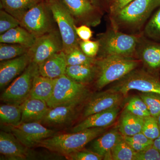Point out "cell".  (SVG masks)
I'll use <instances>...</instances> for the list:
<instances>
[{
  "label": "cell",
  "instance_id": "37",
  "mask_svg": "<svg viewBox=\"0 0 160 160\" xmlns=\"http://www.w3.org/2000/svg\"><path fill=\"white\" fill-rule=\"evenodd\" d=\"M79 47L86 55L95 58L99 51L100 43L98 41H82L80 42Z\"/></svg>",
  "mask_w": 160,
  "mask_h": 160
},
{
  "label": "cell",
  "instance_id": "6",
  "mask_svg": "<svg viewBox=\"0 0 160 160\" xmlns=\"http://www.w3.org/2000/svg\"><path fill=\"white\" fill-rule=\"evenodd\" d=\"M132 90L160 94L159 74L135 69L109 90L119 92L125 96Z\"/></svg>",
  "mask_w": 160,
  "mask_h": 160
},
{
  "label": "cell",
  "instance_id": "29",
  "mask_svg": "<svg viewBox=\"0 0 160 160\" xmlns=\"http://www.w3.org/2000/svg\"><path fill=\"white\" fill-rule=\"evenodd\" d=\"M29 48L19 44L1 43L0 61L12 59L21 56L29 52Z\"/></svg>",
  "mask_w": 160,
  "mask_h": 160
},
{
  "label": "cell",
  "instance_id": "36",
  "mask_svg": "<svg viewBox=\"0 0 160 160\" xmlns=\"http://www.w3.org/2000/svg\"><path fill=\"white\" fill-rule=\"evenodd\" d=\"M70 160H101L104 158L92 150L83 149L65 157Z\"/></svg>",
  "mask_w": 160,
  "mask_h": 160
},
{
  "label": "cell",
  "instance_id": "28",
  "mask_svg": "<svg viewBox=\"0 0 160 160\" xmlns=\"http://www.w3.org/2000/svg\"><path fill=\"white\" fill-rule=\"evenodd\" d=\"M136 152L124 139L123 136L111 150V160H135Z\"/></svg>",
  "mask_w": 160,
  "mask_h": 160
},
{
  "label": "cell",
  "instance_id": "27",
  "mask_svg": "<svg viewBox=\"0 0 160 160\" xmlns=\"http://www.w3.org/2000/svg\"><path fill=\"white\" fill-rule=\"evenodd\" d=\"M22 109L21 105L6 104L0 107L1 122L9 126H15L21 122Z\"/></svg>",
  "mask_w": 160,
  "mask_h": 160
},
{
  "label": "cell",
  "instance_id": "18",
  "mask_svg": "<svg viewBox=\"0 0 160 160\" xmlns=\"http://www.w3.org/2000/svg\"><path fill=\"white\" fill-rule=\"evenodd\" d=\"M39 72L45 77L56 79L66 74V54L62 51L52 56L38 65Z\"/></svg>",
  "mask_w": 160,
  "mask_h": 160
},
{
  "label": "cell",
  "instance_id": "20",
  "mask_svg": "<svg viewBox=\"0 0 160 160\" xmlns=\"http://www.w3.org/2000/svg\"><path fill=\"white\" fill-rule=\"evenodd\" d=\"M122 136L118 127L112 129L92 142L91 150L102 156L104 160H109V156L111 158V150Z\"/></svg>",
  "mask_w": 160,
  "mask_h": 160
},
{
  "label": "cell",
  "instance_id": "39",
  "mask_svg": "<svg viewBox=\"0 0 160 160\" xmlns=\"http://www.w3.org/2000/svg\"><path fill=\"white\" fill-rule=\"evenodd\" d=\"M123 137L126 141L132 142L138 145L149 146L153 144V140L147 138L142 132H139L132 136Z\"/></svg>",
  "mask_w": 160,
  "mask_h": 160
},
{
  "label": "cell",
  "instance_id": "42",
  "mask_svg": "<svg viewBox=\"0 0 160 160\" xmlns=\"http://www.w3.org/2000/svg\"><path fill=\"white\" fill-rule=\"evenodd\" d=\"M153 145L160 153V135L158 137L153 140Z\"/></svg>",
  "mask_w": 160,
  "mask_h": 160
},
{
  "label": "cell",
  "instance_id": "23",
  "mask_svg": "<svg viewBox=\"0 0 160 160\" xmlns=\"http://www.w3.org/2000/svg\"><path fill=\"white\" fill-rule=\"evenodd\" d=\"M144 118L125 109L121 115L118 129L123 136H132L142 132Z\"/></svg>",
  "mask_w": 160,
  "mask_h": 160
},
{
  "label": "cell",
  "instance_id": "31",
  "mask_svg": "<svg viewBox=\"0 0 160 160\" xmlns=\"http://www.w3.org/2000/svg\"><path fill=\"white\" fill-rule=\"evenodd\" d=\"M125 109L140 117L145 118L150 116L146 104L140 97L132 98L127 103Z\"/></svg>",
  "mask_w": 160,
  "mask_h": 160
},
{
  "label": "cell",
  "instance_id": "44",
  "mask_svg": "<svg viewBox=\"0 0 160 160\" xmlns=\"http://www.w3.org/2000/svg\"><path fill=\"white\" fill-rule=\"evenodd\" d=\"M157 119L158 123L159 126L160 128V114L158 117Z\"/></svg>",
  "mask_w": 160,
  "mask_h": 160
},
{
  "label": "cell",
  "instance_id": "9",
  "mask_svg": "<svg viewBox=\"0 0 160 160\" xmlns=\"http://www.w3.org/2000/svg\"><path fill=\"white\" fill-rule=\"evenodd\" d=\"M39 73L38 65L31 62L2 93L1 101L6 104L22 105L30 97L33 80Z\"/></svg>",
  "mask_w": 160,
  "mask_h": 160
},
{
  "label": "cell",
  "instance_id": "13",
  "mask_svg": "<svg viewBox=\"0 0 160 160\" xmlns=\"http://www.w3.org/2000/svg\"><path fill=\"white\" fill-rule=\"evenodd\" d=\"M29 148L22 144L12 133L1 131V158L9 160H23L29 158Z\"/></svg>",
  "mask_w": 160,
  "mask_h": 160
},
{
  "label": "cell",
  "instance_id": "25",
  "mask_svg": "<svg viewBox=\"0 0 160 160\" xmlns=\"http://www.w3.org/2000/svg\"><path fill=\"white\" fill-rule=\"evenodd\" d=\"M55 82V79L45 77L39 73L33 80L30 97L46 102L53 92Z\"/></svg>",
  "mask_w": 160,
  "mask_h": 160
},
{
  "label": "cell",
  "instance_id": "8",
  "mask_svg": "<svg viewBox=\"0 0 160 160\" xmlns=\"http://www.w3.org/2000/svg\"><path fill=\"white\" fill-rule=\"evenodd\" d=\"M99 51L102 57L118 55L131 57L137 52L138 38L134 35L125 34L111 30L103 35L99 40Z\"/></svg>",
  "mask_w": 160,
  "mask_h": 160
},
{
  "label": "cell",
  "instance_id": "16",
  "mask_svg": "<svg viewBox=\"0 0 160 160\" xmlns=\"http://www.w3.org/2000/svg\"><path fill=\"white\" fill-rule=\"evenodd\" d=\"M79 104H69L49 108L40 123L49 126H62L74 119Z\"/></svg>",
  "mask_w": 160,
  "mask_h": 160
},
{
  "label": "cell",
  "instance_id": "40",
  "mask_svg": "<svg viewBox=\"0 0 160 160\" xmlns=\"http://www.w3.org/2000/svg\"><path fill=\"white\" fill-rule=\"evenodd\" d=\"M76 32L78 36L82 41H88L92 37V31L88 26L82 25L76 27Z\"/></svg>",
  "mask_w": 160,
  "mask_h": 160
},
{
  "label": "cell",
  "instance_id": "33",
  "mask_svg": "<svg viewBox=\"0 0 160 160\" xmlns=\"http://www.w3.org/2000/svg\"><path fill=\"white\" fill-rule=\"evenodd\" d=\"M142 132L152 140L158 137L160 135V128L157 118L151 115L144 118Z\"/></svg>",
  "mask_w": 160,
  "mask_h": 160
},
{
  "label": "cell",
  "instance_id": "4",
  "mask_svg": "<svg viewBox=\"0 0 160 160\" xmlns=\"http://www.w3.org/2000/svg\"><path fill=\"white\" fill-rule=\"evenodd\" d=\"M47 2L62 40L63 51L67 54L79 46L75 22L62 1L48 0Z\"/></svg>",
  "mask_w": 160,
  "mask_h": 160
},
{
  "label": "cell",
  "instance_id": "30",
  "mask_svg": "<svg viewBox=\"0 0 160 160\" xmlns=\"http://www.w3.org/2000/svg\"><path fill=\"white\" fill-rule=\"evenodd\" d=\"M66 57L67 66L94 65L97 60L95 58L90 57L85 54L79 46L66 54Z\"/></svg>",
  "mask_w": 160,
  "mask_h": 160
},
{
  "label": "cell",
  "instance_id": "3",
  "mask_svg": "<svg viewBox=\"0 0 160 160\" xmlns=\"http://www.w3.org/2000/svg\"><path fill=\"white\" fill-rule=\"evenodd\" d=\"M160 6V0H133L122 9L112 14L116 29L139 28L152 12Z\"/></svg>",
  "mask_w": 160,
  "mask_h": 160
},
{
  "label": "cell",
  "instance_id": "32",
  "mask_svg": "<svg viewBox=\"0 0 160 160\" xmlns=\"http://www.w3.org/2000/svg\"><path fill=\"white\" fill-rule=\"evenodd\" d=\"M140 97L146 104L150 115L157 118L160 114V94L142 92Z\"/></svg>",
  "mask_w": 160,
  "mask_h": 160
},
{
  "label": "cell",
  "instance_id": "26",
  "mask_svg": "<svg viewBox=\"0 0 160 160\" xmlns=\"http://www.w3.org/2000/svg\"><path fill=\"white\" fill-rule=\"evenodd\" d=\"M41 0H1L2 9L20 21L26 12Z\"/></svg>",
  "mask_w": 160,
  "mask_h": 160
},
{
  "label": "cell",
  "instance_id": "17",
  "mask_svg": "<svg viewBox=\"0 0 160 160\" xmlns=\"http://www.w3.org/2000/svg\"><path fill=\"white\" fill-rule=\"evenodd\" d=\"M118 106L91 115L72 129L77 132L95 127H107L114 122L119 112Z\"/></svg>",
  "mask_w": 160,
  "mask_h": 160
},
{
  "label": "cell",
  "instance_id": "12",
  "mask_svg": "<svg viewBox=\"0 0 160 160\" xmlns=\"http://www.w3.org/2000/svg\"><path fill=\"white\" fill-rule=\"evenodd\" d=\"M75 22L88 26H98L101 22L96 6L90 0H62Z\"/></svg>",
  "mask_w": 160,
  "mask_h": 160
},
{
  "label": "cell",
  "instance_id": "14",
  "mask_svg": "<svg viewBox=\"0 0 160 160\" xmlns=\"http://www.w3.org/2000/svg\"><path fill=\"white\" fill-rule=\"evenodd\" d=\"M31 62V58L28 52L18 57L1 62V89L5 88L22 74Z\"/></svg>",
  "mask_w": 160,
  "mask_h": 160
},
{
  "label": "cell",
  "instance_id": "7",
  "mask_svg": "<svg viewBox=\"0 0 160 160\" xmlns=\"http://www.w3.org/2000/svg\"><path fill=\"white\" fill-rule=\"evenodd\" d=\"M20 22V26L36 38L56 29L48 3L46 4L42 1L26 12Z\"/></svg>",
  "mask_w": 160,
  "mask_h": 160
},
{
  "label": "cell",
  "instance_id": "38",
  "mask_svg": "<svg viewBox=\"0 0 160 160\" xmlns=\"http://www.w3.org/2000/svg\"><path fill=\"white\" fill-rule=\"evenodd\" d=\"M135 160H160V153L152 144L145 150L137 152Z\"/></svg>",
  "mask_w": 160,
  "mask_h": 160
},
{
  "label": "cell",
  "instance_id": "41",
  "mask_svg": "<svg viewBox=\"0 0 160 160\" xmlns=\"http://www.w3.org/2000/svg\"><path fill=\"white\" fill-rule=\"evenodd\" d=\"M133 0H113L110 6V11L111 14L122 9Z\"/></svg>",
  "mask_w": 160,
  "mask_h": 160
},
{
  "label": "cell",
  "instance_id": "5",
  "mask_svg": "<svg viewBox=\"0 0 160 160\" xmlns=\"http://www.w3.org/2000/svg\"><path fill=\"white\" fill-rule=\"evenodd\" d=\"M88 92L86 85L63 75L55 79L53 92L46 103L49 108L66 104H80L87 97Z\"/></svg>",
  "mask_w": 160,
  "mask_h": 160
},
{
  "label": "cell",
  "instance_id": "19",
  "mask_svg": "<svg viewBox=\"0 0 160 160\" xmlns=\"http://www.w3.org/2000/svg\"><path fill=\"white\" fill-rule=\"evenodd\" d=\"M21 105V123L41 122L49 107L45 101L29 97Z\"/></svg>",
  "mask_w": 160,
  "mask_h": 160
},
{
  "label": "cell",
  "instance_id": "10",
  "mask_svg": "<svg viewBox=\"0 0 160 160\" xmlns=\"http://www.w3.org/2000/svg\"><path fill=\"white\" fill-rule=\"evenodd\" d=\"M62 40L58 29L36 38L29 52L32 62L39 65L52 56L63 51Z\"/></svg>",
  "mask_w": 160,
  "mask_h": 160
},
{
  "label": "cell",
  "instance_id": "43",
  "mask_svg": "<svg viewBox=\"0 0 160 160\" xmlns=\"http://www.w3.org/2000/svg\"><path fill=\"white\" fill-rule=\"evenodd\" d=\"M90 1L92 2V3L95 6H97L98 5V0H90Z\"/></svg>",
  "mask_w": 160,
  "mask_h": 160
},
{
  "label": "cell",
  "instance_id": "24",
  "mask_svg": "<svg viewBox=\"0 0 160 160\" xmlns=\"http://www.w3.org/2000/svg\"><path fill=\"white\" fill-rule=\"evenodd\" d=\"M97 73L96 65L67 66L66 71V75L68 77L78 83L85 85L96 78Z\"/></svg>",
  "mask_w": 160,
  "mask_h": 160
},
{
  "label": "cell",
  "instance_id": "34",
  "mask_svg": "<svg viewBox=\"0 0 160 160\" xmlns=\"http://www.w3.org/2000/svg\"><path fill=\"white\" fill-rule=\"evenodd\" d=\"M145 32L150 38L160 41V8L147 23Z\"/></svg>",
  "mask_w": 160,
  "mask_h": 160
},
{
  "label": "cell",
  "instance_id": "35",
  "mask_svg": "<svg viewBox=\"0 0 160 160\" xmlns=\"http://www.w3.org/2000/svg\"><path fill=\"white\" fill-rule=\"evenodd\" d=\"M20 26V21L4 9L0 11V34Z\"/></svg>",
  "mask_w": 160,
  "mask_h": 160
},
{
  "label": "cell",
  "instance_id": "15",
  "mask_svg": "<svg viewBox=\"0 0 160 160\" xmlns=\"http://www.w3.org/2000/svg\"><path fill=\"white\" fill-rule=\"evenodd\" d=\"M123 96L119 92L110 90L93 96L86 104L83 116L87 117L91 115L118 106Z\"/></svg>",
  "mask_w": 160,
  "mask_h": 160
},
{
  "label": "cell",
  "instance_id": "11",
  "mask_svg": "<svg viewBox=\"0 0 160 160\" xmlns=\"http://www.w3.org/2000/svg\"><path fill=\"white\" fill-rule=\"evenodd\" d=\"M9 126L12 133L29 149L36 147L41 141L57 134L56 132L48 129L39 122L21 123Z\"/></svg>",
  "mask_w": 160,
  "mask_h": 160
},
{
  "label": "cell",
  "instance_id": "2",
  "mask_svg": "<svg viewBox=\"0 0 160 160\" xmlns=\"http://www.w3.org/2000/svg\"><path fill=\"white\" fill-rule=\"evenodd\" d=\"M139 64L138 60L121 56H105L97 59V88L102 89L110 83L121 80L136 69Z\"/></svg>",
  "mask_w": 160,
  "mask_h": 160
},
{
  "label": "cell",
  "instance_id": "22",
  "mask_svg": "<svg viewBox=\"0 0 160 160\" xmlns=\"http://www.w3.org/2000/svg\"><path fill=\"white\" fill-rule=\"evenodd\" d=\"M36 37L21 26L12 28L0 35V42L19 44L31 48Z\"/></svg>",
  "mask_w": 160,
  "mask_h": 160
},
{
  "label": "cell",
  "instance_id": "21",
  "mask_svg": "<svg viewBox=\"0 0 160 160\" xmlns=\"http://www.w3.org/2000/svg\"><path fill=\"white\" fill-rule=\"evenodd\" d=\"M140 59L149 72L159 74L160 70V43L148 42L138 50Z\"/></svg>",
  "mask_w": 160,
  "mask_h": 160
},
{
  "label": "cell",
  "instance_id": "45",
  "mask_svg": "<svg viewBox=\"0 0 160 160\" xmlns=\"http://www.w3.org/2000/svg\"><path fill=\"white\" fill-rule=\"evenodd\" d=\"M46 1H48V0H46Z\"/></svg>",
  "mask_w": 160,
  "mask_h": 160
},
{
  "label": "cell",
  "instance_id": "1",
  "mask_svg": "<svg viewBox=\"0 0 160 160\" xmlns=\"http://www.w3.org/2000/svg\"><path fill=\"white\" fill-rule=\"evenodd\" d=\"M107 127H95L77 132L55 135L41 141L36 147L66 157L83 149L87 144L102 134Z\"/></svg>",
  "mask_w": 160,
  "mask_h": 160
}]
</instances>
